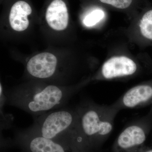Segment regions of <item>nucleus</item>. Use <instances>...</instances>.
<instances>
[{"label":"nucleus","mask_w":152,"mask_h":152,"mask_svg":"<svg viewBox=\"0 0 152 152\" xmlns=\"http://www.w3.org/2000/svg\"><path fill=\"white\" fill-rule=\"evenodd\" d=\"M57 65V59L54 55L50 53H42L28 61L27 70L33 77L46 80L53 77Z\"/></svg>","instance_id":"6"},{"label":"nucleus","mask_w":152,"mask_h":152,"mask_svg":"<svg viewBox=\"0 0 152 152\" xmlns=\"http://www.w3.org/2000/svg\"><path fill=\"white\" fill-rule=\"evenodd\" d=\"M28 129V132L46 138L53 140L60 136L67 135L79 143L83 141L76 108L61 109L39 116Z\"/></svg>","instance_id":"3"},{"label":"nucleus","mask_w":152,"mask_h":152,"mask_svg":"<svg viewBox=\"0 0 152 152\" xmlns=\"http://www.w3.org/2000/svg\"><path fill=\"white\" fill-rule=\"evenodd\" d=\"M140 28L142 35L152 40V9L148 10L141 19Z\"/></svg>","instance_id":"10"},{"label":"nucleus","mask_w":152,"mask_h":152,"mask_svg":"<svg viewBox=\"0 0 152 152\" xmlns=\"http://www.w3.org/2000/svg\"><path fill=\"white\" fill-rule=\"evenodd\" d=\"M82 138L101 142L110 136L114 119L120 110L115 105L102 106L87 102L76 108Z\"/></svg>","instance_id":"2"},{"label":"nucleus","mask_w":152,"mask_h":152,"mask_svg":"<svg viewBox=\"0 0 152 152\" xmlns=\"http://www.w3.org/2000/svg\"><path fill=\"white\" fill-rule=\"evenodd\" d=\"M142 152H152V148L146 149L145 151H143Z\"/></svg>","instance_id":"14"},{"label":"nucleus","mask_w":152,"mask_h":152,"mask_svg":"<svg viewBox=\"0 0 152 152\" xmlns=\"http://www.w3.org/2000/svg\"><path fill=\"white\" fill-rule=\"evenodd\" d=\"M104 15V12L102 9H96L85 17L83 20L84 24L86 26H93L102 20Z\"/></svg>","instance_id":"11"},{"label":"nucleus","mask_w":152,"mask_h":152,"mask_svg":"<svg viewBox=\"0 0 152 152\" xmlns=\"http://www.w3.org/2000/svg\"><path fill=\"white\" fill-rule=\"evenodd\" d=\"M152 128V107L145 116L125 128L117 139L115 152H136L141 149Z\"/></svg>","instance_id":"4"},{"label":"nucleus","mask_w":152,"mask_h":152,"mask_svg":"<svg viewBox=\"0 0 152 152\" xmlns=\"http://www.w3.org/2000/svg\"><path fill=\"white\" fill-rule=\"evenodd\" d=\"M152 104V84H144L128 90L114 105L119 110L135 108Z\"/></svg>","instance_id":"5"},{"label":"nucleus","mask_w":152,"mask_h":152,"mask_svg":"<svg viewBox=\"0 0 152 152\" xmlns=\"http://www.w3.org/2000/svg\"><path fill=\"white\" fill-rule=\"evenodd\" d=\"M137 66L132 60L125 56L112 57L104 63L102 75L107 80L132 75L137 72Z\"/></svg>","instance_id":"7"},{"label":"nucleus","mask_w":152,"mask_h":152,"mask_svg":"<svg viewBox=\"0 0 152 152\" xmlns=\"http://www.w3.org/2000/svg\"><path fill=\"white\" fill-rule=\"evenodd\" d=\"M46 19L49 26L53 29H65L69 22V14L65 3L62 0H54L47 9Z\"/></svg>","instance_id":"8"},{"label":"nucleus","mask_w":152,"mask_h":152,"mask_svg":"<svg viewBox=\"0 0 152 152\" xmlns=\"http://www.w3.org/2000/svg\"><path fill=\"white\" fill-rule=\"evenodd\" d=\"M31 12V8L26 2L19 1L15 3L11 8L9 17L13 29L18 31L26 29L29 25L27 17Z\"/></svg>","instance_id":"9"},{"label":"nucleus","mask_w":152,"mask_h":152,"mask_svg":"<svg viewBox=\"0 0 152 152\" xmlns=\"http://www.w3.org/2000/svg\"><path fill=\"white\" fill-rule=\"evenodd\" d=\"M74 91L56 85H41L18 88L4 96L7 104L38 117L65 105Z\"/></svg>","instance_id":"1"},{"label":"nucleus","mask_w":152,"mask_h":152,"mask_svg":"<svg viewBox=\"0 0 152 152\" xmlns=\"http://www.w3.org/2000/svg\"><path fill=\"white\" fill-rule=\"evenodd\" d=\"M53 152H65V151L61 145L56 142V146Z\"/></svg>","instance_id":"13"},{"label":"nucleus","mask_w":152,"mask_h":152,"mask_svg":"<svg viewBox=\"0 0 152 152\" xmlns=\"http://www.w3.org/2000/svg\"><path fill=\"white\" fill-rule=\"evenodd\" d=\"M134 0H99L104 5L121 10H126L132 7Z\"/></svg>","instance_id":"12"}]
</instances>
